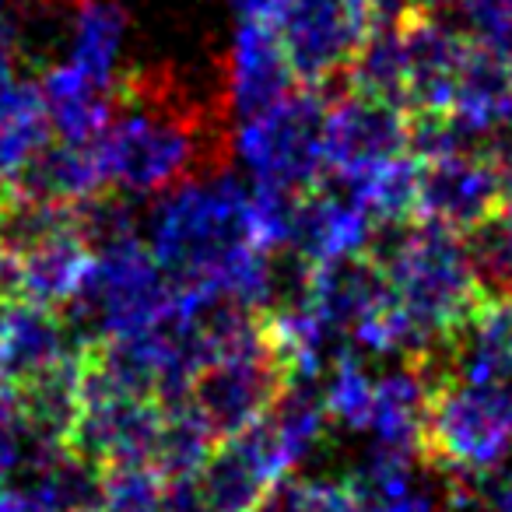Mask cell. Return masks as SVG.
<instances>
[{
	"instance_id": "1",
	"label": "cell",
	"mask_w": 512,
	"mask_h": 512,
	"mask_svg": "<svg viewBox=\"0 0 512 512\" xmlns=\"http://www.w3.org/2000/svg\"><path fill=\"white\" fill-rule=\"evenodd\" d=\"M271 29L295 85L330 99L348 88V67L372 29L369 0H285Z\"/></svg>"
},
{
	"instance_id": "2",
	"label": "cell",
	"mask_w": 512,
	"mask_h": 512,
	"mask_svg": "<svg viewBox=\"0 0 512 512\" xmlns=\"http://www.w3.org/2000/svg\"><path fill=\"white\" fill-rule=\"evenodd\" d=\"M411 116L404 106L379 95L344 88L327 99L323 116V148L330 172L355 186H365L407 155Z\"/></svg>"
},
{
	"instance_id": "3",
	"label": "cell",
	"mask_w": 512,
	"mask_h": 512,
	"mask_svg": "<svg viewBox=\"0 0 512 512\" xmlns=\"http://www.w3.org/2000/svg\"><path fill=\"white\" fill-rule=\"evenodd\" d=\"M292 453L267 418L242 432L218 439L197 470L200 495L207 512H253L256 502L285 477Z\"/></svg>"
},
{
	"instance_id": "4",
	"label": "cell",
	"mask_w": 512,
	"mask_h": 512,
	"mask_svg": "<svg viewBox=\"0 0 512 512\" xmlns=\"http://www.w3.org/2000/svg\"><path fill=\"white\" fill-rule=\"evenodd\" d=\"M502 207V190L481 151L414 158V214L467 232Z\"/></svg>"
},
{
	"instance_id": "5",
	"label": "cell",
	"mask_w": 512,
	"mask_h": 512,
	"mask_svg": "<svg viewBox=\"0 0 512 512\" xmlns=\"http://www.w3.org/2000/svg\"><path fill=\"white\" fill-rule=\"evenodd\" d=\"M467 43L446 15H414L400 25L407 113H449Z\"/></svg>"
},
{
	"instance_id": "6",
	"label": "cell",
	"mask_w": 512,
	"mask_h": 512,
	"mask_svg": "<svg viewBox=\"0 0 512 512\" xmlns=\"http://www.w3.org/2000/svg\"><path fill=\"white\" fill-rule=\"evenodd\" d=\"M292 67L267 22H242L235 32L232 60H228V102L242 120H256L295 92Z\"/></svg>"
},
{
	"instance_id": "7",
	"label": "cell",
	"mask_w": 512,
	"mask_h": 512,
	"mask_svg": "<svg viewBox=\"0 0 512 512\" xmlns=\"http://www.w3.org/2000/svg\"><path fill=\"white\" fill-rule=\"evenodd\" d=\"M74 74L88 85H106L120 57L127 15L113 0H74Z\"/></svg>"
},
{
	"instance_id": "8",
	"label": "cell",
	"mask_w": 512,
	"mask_h": 512,
	"mask_svg": "<svg viewBox=\"0 0 512 512\" xmlns=\"http://www.w3.org/2000/svg\"><path fill=\"white\" fill-rule=\"evenodd\" d=\"M470 271L484 299H512V211L498 207L463 232Z\"/></svg>"
},
{
	"instance_id": "9",
	"label": "cell",
	"mask_w": 512,
	"mask_h": 512,
	"mask_svg": "<svg viewBox=\"0 0 512 512\" xmlns=\"http://www.w3.org/2000/svg\"><path fill=\"white\" fill-rule=\"evenodd\" d=\"M271 512H358L348 484L320 481H278L267 491Z\"/></svg>"
},
{
	"instance_id": "10",
	"label": "cell",
	"mask_w": 512,
	"mask_h": 512,
	"mask_svg": "<svg viewBox=\"0 0 512 512\" xmlns=\"http://www.w3.org/2000/svg\"><path fill=\"white\" fill-rule=\"evenodd\" d=\"M235 11H239V22H267L278 15V8L285 0H232Z\"/></svg>"
}]
</instances>
